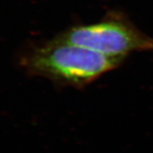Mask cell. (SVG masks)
I'll return each mask as SVG.
<instances>
[{
	"instance_id": "obj_1",
	"label": "cell",
	"mask_w": 153,
	"mask_h": 153,
	"mask_svg": "<svg viewBox=\"0 0 153 153\" xmlns=\"http://www.w3.org/2000/svg\"><path fill=\"white\" fill-rule=\"evenodd\" d=\"M125 60L112 58L57 38L36 49L27 61L30 71L60 87L83 88Z\"/></svg>"
},
{
	"instance_id": "obj_2",
	"label": "cell",
	"mask_w": 153,
	"mask_h": 153,
	"mask_svg": "<svg viewBox=\"0 0 153 153\" xmlns=\"http://www.w3.org/2000/svg\"><path fill=\"white\" fill-rule=\"evenodd\" d=\"M55 38L123 60L134 52L153 51V38L140 31L126 14L119 10H110L94 23L71 26Z\"/></svg>"
}]
</instances>
